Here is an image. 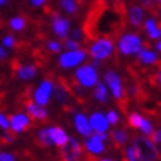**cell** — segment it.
Returning <instances> with one entry per match:
<instances>
[{"mask_svg": "<svg viewBox=\"0 0 161 161\" xmlns=\"http://www.w3.org/2000/svg\"><path fill=\"white\" fill-rule=\"evenodd\" d=\"M127 9L124 2L111 3L109 0H93L83 22V36L87 40L101 37H118L126 28Z\"/></svg>", "mask_w": 161, "mask_h": 161, "instance_id": "1", "label": "cell"}, {"mask_svg": "<svg viewBox=\"0 0 161 161\" xmlns=\"http://www.w3.org/2000/svg\"><path fill=\"white\" fill-rule=\"evenodd\" d=\"M133 149L136 152L137 160L141 161H158L160 152L157 149L155 143L145 136L133 137Z\"/></svg>", "mask_w": 161, "mask_h": 161, "instance_id": "2", "label": "cell"}, {"mask_svg": "<svg viewBox=\"0 0 161 161\" xmlns=\"http://www.w3.org/2000/svg\"><path fill=\"white\" fill-rule=\"evenodd\" d=\"M89 53H90L92 59H96V61L108 59L114 53V43H112V40L108 39V37L96 39L92 43V46H90Z\"/></svg>", "mask_w": 161, "mask_h": 161, "instance_id": "3", "label": "cell"}, {"mask_svg": "<svg viewBox=\"0 0 161 161\" xmlns=\"http://www.w3.org/2000/svg\"><path fill=\"white\" fill-rule=\"evenodd\" d=\"M44 12L52 18V28H53L55 34L61 37V39H67L68 37V30H69V21L59 16V14L52 8V6H46Z\"/></svg>", "mask_w": 161, "mask_h": 161, "instance_id": "4", "label": "cell"}, {"mask_svg": "<svg viewBox=\"0 0 161 161\" xmlns=\"http://www.w3.org/2000/svg\"><path fill=\"white\" fill-rule=\"evenodd\" d=\"M142 49L141 37L137 34H124L118 42V52L124 56L137 53Z\"/></svg>", "mask_w": 161, "mask_h": 161, "instance_id": "5", "label": "cell"}, {"mask_svg": "<svg viewBox=\"0 0 161 161\" xmlns=\"http://www.w3.org/2000/svg\"><path fill=\"white\" fill-rule=\"evenodd\" d=\"M98 71L92 65H83L75 71V81L81 87H92L98 83Z\"/></svg>", "mask_w": 161, "mask_h": 161, "instance_id": "6", "label": "cell"}, {"mask_svg": "<svg viewBox=\"0 0 161 161\" xmlns=\"http://www.w3.org/2000/svg\"><path fill=\"white\" fill-rule=\"evenodd\" d=\"M86 50L84 49H77V50H68L67 53H62L59 56V61H58V65L61 68H74L77 67L80 62H83L86 59Z\"/></svg>", "mask_w": 161, "mask_h": 161, "instance_id": "7", "label": "cell"}, {"mask_svg": "<svg viewBox=\"0 0 161 161\" xmlns=\"http://www.w3.org/2000/svg\"><path fill=\"white\" fill-rule=\"evenodd\" d=\"M83 147L81 143L75 139V137H69L67 145L62 147V151H61V158L62 161H80L81 158V154H83Z\"/></svg>", "mask_w": 161, "mask_h": 161, "instance_id": "8", "label": "cell"}, {"mask_svg": "<svg viewBox=\"0 0 161 161\" xmlns=\"http://www.w3.org/2000/svg\"><path fill=\"white\" fill-rule=\"evenodd\" d=\"M103 80H105V83L108 84L109 90L112 92L114 98L118 99V101H121L123 96H124V90H123V84H121L120 75H118L115 71L108 69V71H105V74H103Z\"/></svg>", "mask_w": 161, "mask_h": 161, "instance_id": "9", "label": "cell"}, {"mask_svg": "<svg viewBox=\"0 0 161 161\" xmlns=\"http://www.w3.org/2000/svg\"><path fill=\"white\" fill-rule=\"evenodd\" d=\"M52 92H53V83L49 78H44L43 81L40 83V86L36 89L34 92V102L39 103V105H47L50 96H52Z\"/></svg>", "mask_w": 161, "mask_h": 161, "instance_id": "10", "label": "cell"}, {"mask_svg": "<svg viewBox=\"0 0 161 161\" xmlns=\"http://www.w3.org/2000/svg\"><path fill=\"white\" fill-rule=\"evenodd\" d=\"M12 68L15 69V74L19 80H31L36 77L37 74V67L36 65H30V64H19V61H12Z\"/></svg>", "mask_w": 161, "mask_h": 161, "instance_id": "11", "label": "cell"}, {"mask_svg": "<svg viewBox=\"0 0 161 161\" xmlns=\"http://www.w3.org/2000/svg\"><path fill=\"white\" fill-rule=\"evenodd\" d=\"M9 126L12 129V132L15 133H22L24 130H27L30 127V118L27 114L24 112H18V114H15L12 115L9 120Z\"/></svg>", "mask_w": 161, "mask_h": 161, "instance_id": "12", "label": "cell"}, {"mask_svg": "<svg viewBox=\"0 0 161 161\" xmlns=\"http://www.w3.org/2000/svg\"><path fill=\"white\" fill-rule=\"evenodd\" d=\"M89 123H90L92 130H95V133H107L108 127H109L107 115L102 112H93L89 118Z\"/></svg>", "mask_w": 161, "mask_h": 161, "instance_id": "13", "label": "cell"}, {"mask_svg": "<svg viewBox=\"0 0 161 161\" xmlns=\"http://www.w3.org/2000/svg\"><path fill=\"white\" fill-rule=\"evenodd\" d=\"M47 135H49L50 142L59 148H62L64 145H67V142H68V139H69V137L67 136L65 130H64L62 127H58V126L47 127Z\"/></svg>", "mask_w": 161, "mask_h": 161, "instance_id": "14", "label": "cell"}, {"mask_svg": "<svg viewBox=\"0 0 161 161\" xmlns=\"http://www.w3.org/2000/svg\"><path fill=\"white\" fill-rule=\"evenodd\" d=\"M74 126L77 129V132L84 137H89L92 135V127H90V123H89V118L81 114V112H78L75 114V117H74Z\"/></svg>", "mask_w": 161, "mask_h": 161, "instance_id": "15", "label": "cell"}, {"mask_svg": "<svg viewBox=\"0 0 161 161\" xmlns=\"http://www.w3.org/2000/svg\"><path fill=\"white\" fill-rule=\"evenodd\" d=\"M143 16H145V14H143V9L141 6L133 5L130 6V9H127V21L135 28H141L142 22H143Z\"/></svg>", "mask_w": 161, "mask_h": 161, "instance_id": "16", "label": "cell"}, {"mask_svg": "<svg viewBox=\"0 0 161 161\" xmlns=\"http://www.w3.org/2000/svg\"><path fill=\"white\" fill-rule=\"evenodd\" d=\"M86 149H87L90 154H102L103 149H105V145H103V141L95 133V135H90V136L86 139Z\"/></svg>", "mask_w": 161, "mask_h": 161, "instance_id": "17", "label": "cell"}, {"mask_svg": "<svg viewBox=\"0 0 161 161\" xmlns=\"http://www.w3.org/2000/svg\"><path fill=\"white\" fill-rule=\"evenodd\" d=\"M25 108H27V112H28L34 120H44V118H47V111H46V108H44L43 105L36 103L34 101H27Z\"/></svg>", "mask_w": 161, "mask_h": 161, "instance_id": "18", "label": "cell"}, {"mask_svg": "<svg viewBox=\"0 0 161 161\" xmlns=\"http://www.w3.org/2000/svg\"><path fill=\"white\" fill-rule=\"evenodd\" d=\"M52 93H53V98L58 103L67 102V99H68V86L65 84V81H64L62 78H61V81L53 87V92Z\"/></svg>", "mask_w": 161, "mask_h": 161, "instance_id": "19", "label": "cell"}, {"mask_svg": "<svg viewBox=\"0 0 161 161\" xmlns=\"http://www.w3.org/2000/svg\"><path fill=\"white\" fill-rule=\"evenodd\" d=\"M137 59H139L142 64H147V65L157 64V61H158L155 52H152V50H149V49H145V47H142V49L137 52Z\"/></svg>", "mask_w": 161, "mask_h": 161, "instance_id": "20", "label": "cell"}, {"mask_svg": "<svg viewBox=\"0 0 161 161\" xmlns=\"http://www.w3.org/2000/svg\"><path fill=\"white\" fill-rule=\"evenodd\" d=\"M93 98L96 99L98 102L101 103H107L108 99H109V95H108V90H107V86L103 83H96L95 84V92H93Z\"/></svg>", "mask_w": 161, "mask_h": 161, "instance_id": "21", "label": "cell"}, {"mask_svg": "<svg viewBox=\"0 0 161 161\" xmlns=\"http://www.w3.org/2000/svg\"><path fill=\"white\" fill-rule=\"evenodd\" d=\"M145 30H147V33H148V36H149V39H152V40L160 39L161 30L158 28V25H157V22L154 21V18H149V19L145 22Z\"/></svg>", "mask_w": 161, "mask_h": 161, "instance_id": "22", "label": "cell"}, {"mask_svg": "<svg viewBox=\"0 0 161 161\" xmlns=\"http://www.w3.org/2000/svg\"><path fill=\"white\" fill-rule=\"evenodd\" d=\"M111 136H112L114 142L117 143L118 147L124 145V143L129 141V135H127V132L126 130H123V129H115V130H112Z\"/></svg>", "mask_w": 161, "mask_h": 161, "instance_id": "23", "label": "cell"}, {"mask_svg": "<svg viewBox=\"0 0 161 161\" xmlns=\"http://www.w3.org/2000/svg\"><path fill=\"white\" fill-rule=\"evenodd\" d=\"M9 27L14 31H22L27 28V18L25 16H15L9 21Z\"/></svg>", "mask_w": 161, "mask_h": 161, "instance_id": "24", "label": "cell"}, {"mask_svg": "<svg viewBox=\"0 0 161 161\" xmlns=\"http://www.w3.org/2000/svg\"><path fill=\"white\" fill-rule=\"evenodd\" d=\"M59 3L62 6V9L67 10L69 15H75L78 12V6L75 0H59Z\"/></svg>", "mask_w": 161, "mask_h": 161, "instance_id": "25", "label": "cell"}, {"mask_svg": "<svg viewBox=\"0 0 161 161\" xmlns=\"http://www.w3.org/2000/svg\"><path fill=\"white\" fill-rule=\"evenodd\" d=\"M37 141H39V143L44 148H47L52 145V142H50V139H49V135H47V129L39 130V133H37Z\"/></svg>", "mask_w": 161, "mask_h": 161, "instance_id": "26", "label": "cell"}, {"mask_svg": "<svg viewBox=\"0 0 161 161\" xmlns=\"http://www.w3.org/2000/svg\"><path fill=\"white\" fill-rule=\"evenodd\" d=\"M127 120H129V124H130L133 129H139L143 117H142L141 114H137V112H132V114H129V118H127Z\"/></svg>", "mask_w": 161, "mask_h": 161, "instance_id": "27", "label": "cell"}, {"mask_svg": "<svg viewBox=\"0 0 161 161\" xmlns=\"http://www.w3.org/2000/svg\"><path fill=\"white\" fill-rule=\"evenodd\" d=\"M139 129L142 130V133H145L147 136H151L152 132H154V129H152V124L149 121H148L147 118H143L141 123V126H139Z\"/></svg>", "mask_w": 161, "mask_h": 161, "instance_id": "28", "label": "cell"}, {"mask_svg": "<svg viewBox=\"0 0 161 161\" xmlns=\"http://www.w3.org/2000/svg\"><path fill=\"white\" fill-rule=\"evenodd\" d=\"M64 46L67 47V50H77L80 49V43L77 40H71V39H64Z\"/></svg>", "mask_w": 161, "mask_h": 161, "instance_id": "29", "label": "cell"}, {"mask_svg": "<svg viewBox=\"0 0 161 161\" xmlns=\"http://www.w3.org/2000/svg\"><path fill=\"white\" fill-rule=\"evenodd\" d=\"M46 47H47V50L52 52V53H58V52H61L62 44L58 43V42H53V40H49V42L46 43Z\"/></svg>", "mask_w": 161, "mask_h": 161, "instance_id": "30", "label": "cell"}, {"mask_svg": "<svg viewBox=\"0 0 161 161\" xmlns=\"http://www.w3.org/2000/svg\"><path fill=\"white\" fill-rule=\"evenodd\" d=\"M107 120L108 123H109V126H115V124H118V121H120V115H118L115 111H108L107 114Z\"/></svg>", "mask_w": 161, "mask_h": 161, "instance_id": "31", "label": "cell"}, {"mask_svg": "<svg viewBox=\"0 0 161 161\" xmlns=\"http://www.w3.org/2000/svg\"><path fill=\"white\" fill-rule=\"evenodd\" d=\"M126 161H137V155L133 147H129L126 149Z\"/></svg>", "mask_w": 161, "mask_h": 161, "instance_id": "32", "label": "cell"}, {"mask_svg": "<svg viewBox=\"0 0 161 161\" xmlns=\"http://www.w3.org/2000/svg\"><path fill=\"white\" fill-rule=\"evenodd\" d=\"M3 44L6 47H14V46H16V40H15L14 36H5L3 37Z\"/></svg>", "mask_w": 161, "mask_h": 161, "instance_id": "33", "label": "cell"}, {"mask_svg": "<svg viewBox=\"0 0 161 161\" xmlns=\"http://www.w3.org/2000/svg\"><path fill=\"white\" fill-rule=\"evenodd\" d=\"M0 129H2V130H9L10 129L9 120H8L6 115L5 114H2V112H0Z\"/></svg>", "mask_w": 161, "mask_h": 161, "instance_id": "34", "label": "cell"}, {"mask_svg": "<svg viewBox=\"0 0 161 161\" xmlns=\"http://www.w3.org/2000/svg\"><path fill=\"white\" fill-rule=\"evenodd\" d=\"M151 141L154 142V143H161V129H158V130H154V132H152Z\"/></svg>", "mask_w": 161, "mask_h": 161, "instance_id": "35", "label": "cell"}, {"mask_svg": "<svg viewBox=\"0 0 161 161\" xmlns=\"http://www.w3.org/2000/svg\"><path fill=\"white\" fill-rule=\"evenodd\" d=\"M0 161H15V157L10 152H0Z\"/></svg>", "mask_w": 161, "mask_h": 161, "instance_id": "36", "label": "cell"}, {"mask_svg": "<svg viewBox=\"0 0 161 161\" xmlns=\"http://www.w3.org/2000/svg\"><path fill=\"white\" fill-rule=\"evenodd\" d=\"M2 139H3L6 143H10V142L15 141V135H12V133H8V132L5 130V133L2 135Z\"/></svg>", "mask_w": 161, "mask_h": 161, "instance_id": "37", "label": "cell"}, {"mask_svg": "<svg viewBox=\"0 0 161 161\" xmlns=\"http://www.w3.org/2000/svg\"><path fill=\"white\" fill-rule=\"evenodd\" d=\"M73 37H74V40H80V39H83L84 36H83V31H81V30L80 28H75L74 30V33H73Z\"/></svg>", "mask_w": 161, "mask_h": 161, "instance_id": "38", "label": "cell"}, {"mask_svg": "<svg viewBox=\"0 0 161 161\" xmlns=\"http://www.w3.org/2000/svg\"><path fill=\"white\" fill-rule=\"evenodd\" d=\"M155 80H157V83L161 86V61L158 62V73H157V75H155Z\"/></svg>", "mask_w": 161, "mask_h": 161, "instance_id": "39", "label": "cell"}, {"mask_svg": "<svg viewBox=\"0 0 161 161\" xmlns=\"http://www.w3.org/2000/svg\"><path fill=\"white\" fill-rule=\"evenodd\" d=\"M31 2V5L36 6V8H39V6H43L46 3V0H30Z\"/></svg>", "mask_w": 161, "mask_h": 161, "instance_id": "40", "label": "cell"}, {"mask_svg": "<svg viewBox=\"0 0 161 161\" xmlns=\"http://www.w3.org/2000/svg\"><path fill=\"white\" fill-rule=\"evenodd\" d=\"M6 56H8V53H6V50L3 49V47H0V59H5Z\"/></svg>", "mask_w": 161, "mask_h": 161, "instance_id": "41", "label": "cell"}, {"mask_svg": "<svg viewBox=\"0 0 161 161\" xmlns=\"http://www.w3.org/2000/svg\"><path fill=\"white\" fill-rule=\"evenodd\" d=\"M157 49L161 52V42H158V43H157Z\"/></svg>", "mask_w": 161, "mask_h": 161, "instance_id": "42", "label": "cell"}, {"mask_svg": "<svg viewBox=\"0 0 161 161\" xmlns=\"http://www.w3.org/2000/svg\"><path fill=\"white\" fill-rule=\"evenodd\" d=\"M6 3V0H0V6H3Z\"/></svg>", "mask_w": 161, "mask_h": 161, "instance_id": "43", "label": "cell"}, {"mask_svg": "<svg viewBox=\"0 0 161 161\" xmlns=\"http://www.w3.org/2000/svg\"><path fill=\"white\" fill-rule=\"evenodd\" d=\"M101 161H112V160H109V158H103V160H101Z\"/></svg>", "mask_w": 161, "mask_h": 161, "instance_id": "44", "label": "cell"}, {"mask_svg": "<svg viewBox=\"0 0 161 161\" xmlns=\"http://www.w3.org/2000/svg\"><path fill=\"white\" fill-rule=\"evenodd\" d=\"M111 3H115V2H120V0H109Z\"/></svg>", "mask_w": 161, "mask_h": 161, "instance_id": "45", "label": "cell"}]
</instances>
